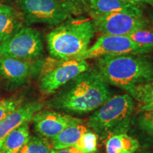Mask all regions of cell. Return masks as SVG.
I'll list each match as a JSON object with an SVG mask.
<instances>
[{"instance_id":"6da1fadb","label":"cell","mask_w":153,"mask_h":153,"mask_svg":"<svg viewBox=\"0 0 153 153\" xmlns=\"http://www.w3.org/2000/svg\"><path fill=\"white\" fill-rule=\"evenodd\" d=\"M62 87L48 105L68 114L93 112L112 97L109 85L97 68H89Z\"/></svg>"},{"instance_id":"7a4b0ae2","label":"cell","mask_w":153,"mask_h":153,"mask_svg":"<svg viewBox=\"0 0 153 153\" xmlns=\"http://www.w3.org/2000/svg\"><path fill=\"white\" fill-rule=\"evenodd\" d=\"M96 32L91 19L71 17L47 36L49 54L59 60L78 59L90 47Z\"/></svg>"},{"instance_id":"3957f363","label":"cell","mask_w":153,"mask_h":153,"mask_svg":"<svg viewBox=\"0 0 153 153\" xmlns=\"http://www.w3.org/2000/svg\"><path fill=\"white\" fill-rule=\"evenodd\" d=\"M97 68L108 85L123 90L153 81V57L148 54L99 57Z\"/></svg>"},{"instance_id":"277c9868","label":"cell","mask_w":153,"mask_h":153,"mask_svg":"<svg viewBox=\"0 0 153 153\" xmlns=\"http://www.w3.org/2000/svg\"><path fill=\"white\" fill-rule=\"evenodd\" d=\"M135 105L127 93L112 96L93 111L87 120V126L104 141L112 135L128 133Z\"/></svg>"},{"instance_id":"5b68a950","label":"cell","mask_w":153,"mask_h":153,"mask_svg":"<svg viewBox=\"0 0 153 153\" xmlns=\"http://www.w3.org/2000/svg\"><path fill=\"white\" fill-rule=\"evenodd\" d=\"M53 61L45 60L41 73L38 87L43 94H52L73 79L82 72L90 68L86 60L72 59Z\"/></svg>"},{"instance_id":"8992f818","label":"cell","mask_w":153,"mask_h":153,"mask_svg":"<svg viewBox=\"0 0 153 153\" xmlns=\"http://www.w3.org/2000/svg\"><path fill=\"white\" fill-rule=\"evenodd\" d=\"M43 53L41 33L28 26H23L14 35L0 43V57L36 60L41 58Z\"/></svg>"},{"instance_id":"52a82bcc","label":"cell","mask_w":153,"mask_h":153,"mask_svg":"<svg viewBox=\"0 0 153 153\" xmlns=\"http://www.w3.org/2000/svg\"><path fill=\"white\" fill-rule=\"evenodd\" d=\"M16 4L27 26H58L72 17L58 0H17Z\"/></svg>"},{"instance_id":"ba28073f","label":"cell","mask_w":153,"mask_h":153,"mask_svg":"<svg viewBox=\"0 0 153 153\" xmlns=\"http://www.w3.org/2000/svg\"><path fill=\"white\" fill-rule=\"evenodd\" d=\"M97 31L103 35L128 36L133 31L150 26V22L143 14L128 12H114L92 16Z\"/></svg>"},{"instance_id":"9c48e42d","label":"cell","mask_w":153,"mask_h":153,"mask_svg":"<svg viewBox=\"0 0 153 153\" xmlns=\"http://www.w3.org/2000/svg\"><path fill=\"white\" fill-rule=\"evenodd\" d=\"M148 53L146 50L134 43L128 36L102 35L78 59L87 60L104 56Z\"/></svg>"},{"instance_id":"30bf717a","label":"cell","mask_w":153,"mask_h":153,"mask_svg":"<svg viewBox=\"0 0 153 153\" xmlns=\"http://www.w3.org/2000/svg\"><path fill=\"white\" fill-rule=\"evenodd\" d=\"M31 120L38 135L45 139L53 138L69 126L83 123L80 118L52 110L39 111Z\"/></svg>"},{"instance_id":"8fae6325","label":"cell","mask_w":153,"mask_h":153,"mask_svg":"<svg viewBox=\"0 0 153 153\" xmlns=\"http://www.w3.org/2000/svg\"><path fill=\"white\" fill-rule=\"evenodd\" d=\"M45 60H22L0 57V76L15 84L24 83L32 76L41 74Z\"/></svg>"},{"instance_id":"7c38bea8","label":"cell","mask_w":153,"mask_h":153,"mask_svg":"<svg viewBox=\"0 0 153 153\" xmlns=\"http://www.w3.org/2000/svg\"><path fill=\"white\" fill-rule=\"evenodd\" d=\"M44 106L41 101H32L22 104L16 109L0 123V140H3L7 134L24 123H28L36 113L41 111Z\"/></svg>"},{"instance_id":"4fadbf2b","label":"cell","mask_w":153,"mask_h":153,"mask_svg":"<svg viewBox=\"0 0 153 153\" xmlns=\"http://www.w3.org/2000/svg\"><path fill=\"white\" fill-rule=\"evenodd\" d=\"M128 133L138 140L140 149H153V112L134 114Z\"/></svg>"},{"instance_id":"5bb4252c","label":"cell","mask_w":153,"mask_h":153,"mask_svg":"<svg viewBox=\"0 0 153 153\" xmlns=\"http://www.w3.org/2000/svg\"><path fill=\"white\" fill-rule=\"evenodd\" d=\"M24 24L20 11L10 5L0 3V43L14 35Z\"/></svg>"},{"instance_id":"9a60e30c","label":"cell","mask_w":153,"mask_h":153,"mask_svg":"<svg viewBox=\"0 0 153 153\" xmlns=\"http://www.w3.org/2000/svg\"><path fill=\"white\" fill-rule=\"evenodd\" d=\"M88 12L91 16L114 12L143 14V11L138 5L127 2L123 0H89Z\"/></svg>"},{"instance_id":"2e32d148","label":"cell","mask_w":153,"mask_h":153,"mask_svg":"<svg viewBox=\"0 0 153 153\" xmlns=\"http://www.w3.org/2000/svg\"><path fill=\"white\" fill-rule=\"evenodd\" d=\"M135 101L138 111L153 112V81L125 89Z\"/></svg>"},{"instance_id":"e0dca14e","label":"cell","mask_w":153,"mask_h":153,"mask_svg":"<svg viewBox=\"0 0 153 153\" xmlns=\"http://www.w3.org/2000/svg\"><path fill=\"white\" fill-rule=\"evenodd\" d=\"M106 153H134L140 149L138 140L128 133L112 135L105 141Z\"/></svg>"},{"instance_id":"ac0fdd59","label":"cell","mask_w":153,"mask_h":153,"mask_svg":"<svg viewBox=\"0 0 153 153\" xmlns=\"http://www.w3.org/2000/svg\"><path fill=\"white\" fill-rule=\"evenodd\" d=\"M89 131L87 126L76 124L69 126L58 135L51 139L53 149H62L74 147L84 133Z\"/></svg>"},{"instance_id":"d6986e66","label":"cell","mask_w":153,"mask_h":153,"mask_svg":"<svg viewBox=\"0 0 153 153\" xmlns=\"http://www.w3.org/2000/svg\"><path fill=\"white\" fill-rule=\"evenodd\" d=\"M30 137L28 123L13 130L3 140L4 153H19Z\"/></svg>"},{"instance_id":"ffe728a7","label":"cell","mask_w":153,"mask_h":153,"mask_svg":"<svg viewBox=\"0 0 153 153\" xmlns=\"http://www.w3.org/2000/svg\"><path fill=\"white\" fill-rule=\"evenodd\" d=\"M128 36L148 53L153 51V28H150V26L135 30Z\"/></svg>"},{"instance_id":"44dd1931","label":"cell","mask_w":153,"mask_h":153,"mask_svg":"<svg viewBox=\"0 0 153 153\" xmlns=\"http://www.w3.org/2000/svg\"><path fill=\"white\" fill-rule=\"evenodd\" d=\"M51 143L41 137H30L29 140L19 153H51Z\"/></svg>"},{"instance_id":"7402d4cb","label":"cell","mask_w":153,"mask_h":153,"mask_svg":"<svg viewBox=\"0 0 153 153\" xmlns=\"http://www.w3.org/2000/svg\"><path fill=\"white\" fill-rule=\"evenodd\" d=\"M98 139L97 134L89 130L82 135L74 147L83 153H96Z\"/></svg>"},{"instance_id":"603a6c76","label":"cell","mask_w":153,"mask_h":153,"mask_svg":"<svg viewBox=\"0 0 153 153\" xmlns=\"http://www.w3.org/2000/svg\"><path fill=\"white\" fill-rule=\"evenodd\" d=\"M72 16H79L89 10V0H58Z\"/></svg>"},{"instance_id":"cb8c5ba5","label":"cell","mask_w":153,"mask_h":153,"mask_svg":"<svg viewBox=\"0 0 153 153\" xmlns=\"http://www.w3.org/2000/svg\"><path fill=\"white\" fill-rule=\"evenodd\" d=\"M22 97H13L0 100V123L13 111L16 109L22 104Z\"/></svg>"},{"instance_id":"d4e9b609","label":"cell","mask_w":153,"mask_h":153,"mask_svg":"<svg viewBox=\"0 0 153 153\" xmlns=\"http://www.w3.org/2000/svg\"><path fill=\"white\" fill-rule=\"evenodd\" d=\"M51 153H83L81 151L74 148V147H70V148H62V149H52Z\"/></svg>"},{"instance_id":"484cf974","label":"cell","mask_w":153,"mask_h":153,"mask_svg":"<svg viewBox=\"0 0 153 153\" xmlns=\"http://www.w3.org/2000/svg\"><path fill=\"white\" fill-rule=\"evenodd\" d=\"M123 1L133 4H135V5H139L140 4H143V3H147L151 5V2H152V0H123Z\"/></svg>"},{"instance_id":"4316f807","label":"cell","mask_w":153,"mask_h":153,"mask_svg":"<svg viewBox=\"0 0 153 153\" xmlns=\"http://www.w3.org/2000/svg\"><path fill=\"white\" fill-rule=\"evenodd\" d=\"M134 153H153V149H139Z\"/></svg>"},{"instance_id":"83f0119b","label":"cell","mask_w":153,"mask_h":153,"mask_svg":"<svg viewBox=\"0 0 153 153\" xmlns=\"http://www.w3.org/2000/svg\"><path fill=\"white\" fill-rule=\"evenodd\" d=\"M0 153H4V148L3 140H0Z\"/></svg>"},{"instance_id":"f1b7e54d","label":"cell","mask_w":153,"mask_h":153,"mask_svg":"<svg viewBox=\"0 0 153 153\" xmlns=\"http://www.w3.org/2000/svg\"><path fill=\"white\" fill-rule=\"evenodd\" d=\"M149 22H150V24H151V26H152V27L153 28V13L150 15V21H149Z\"/></svg>"},{"instance_id":"f546056e","label":"cell","mask_w":153,"mask_h":153,"mask_svg":"<svg viewBox=\"0 0 153 153\" xmlns=\"http://www.w3.org/2000/svg\"><path fill=\"white\" fill-rule=\"evenodd\" d=\"M151 5H152V7H153V0H152V2H151Z\"/></svg>"},{"instance_id":"4dcf8cb0","label":"cell","mask_w":153,"mask_h":153,"mask_svg":"<svg viewBox=\"0 0 153 153\" xmlns=\"http://www.w3.org/2000/svg\"><path fill=\"white\" fill-rule=\"evenodd\" d=\"M0 1H4V0H0Z\"/></svg>"}]
</instances>
